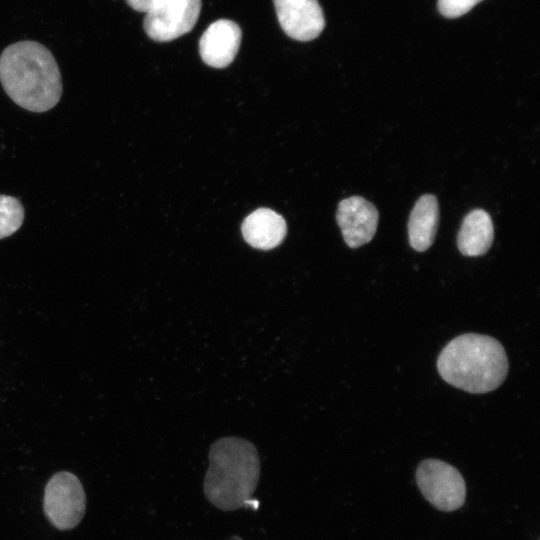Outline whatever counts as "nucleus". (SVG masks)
I'll return each mask as SVG.
<instances>
[{"label":"nucleus","mask_w":540,"mask_h":540,"mask_svg":"<svg viewBox=\"0 0 540 540\" xmlns=\"http://www.w3.org/2000/svg\"><path fill=\"white\" fill-rule=\"evenodd\" d=\"M0 81L8 96L32 112H45L59 101L61 74L51 52L35 41L8 46L0 56Z\"/></svg>","instance_id":"1"},{"label":"nucleus","mask_w":540,"mask_h":540,"mask_svg":"<svg viewBox=\"0 0 540 540\" xmlns=\"http://www.w3.org/2000/svg\"><path fill=\"white\" fill-rule=\"evenodd\" d=\"M508 368L502 344L493 337L476 333L452 339L437 360L444 381L473 394L498 388L506 379Z\"/></svg>","instance_id":"2"},{"label":"nucleus","mask_w":540,"mask_h":540,"mask_svg":"<svg viewBox=\"0 0 540 540\" xmlns=\"http://www.w3.org/2000/svg\"><path fill=\"white\" fill-rule=\"evenodd\" d=\"M259 476L260 459L251 442L239 437L220 438L210 448L205 496L221 510L239 509L251 498Z\"/></svg>","instance_id":"3"},{"label":"nucleus","mask_w":540,"mask_h":540,"mask_svg":"<svg viewBox=\"0 0 540 540\" xmlns=\"http://www.w3.org/2000/svg\"><path fill=\"white\" fill-rule=\"evenodd\" d=\"M416 482L424 498L438 510L454 511L465 502V481L460 472L446 462L423 460L416 470Z\"/></svg>","instance_id":"4"},{"label":"nucleus","mask_w":540,"mask_h":540,"mask_svg":"<svg viewBox=\"0 0 540 540\" xmlns=\"http://www.w3.org/2000/svg\"><path fill=\"white\" fill-rule=\"evenodd\" d=\"M85 493L79 479L72 473L62 471L48 481L43 507L50 523L60 530L74 528L85 513Z\"/></svg>","instance_id":"5"},{"label":"nucleus","mask_w":540,"mask_h":540,"mask_svg":"<svg viewBox=\"0 0 540 540\" xmlns=\"http://www.w3.org/2000/svg\"><path fill=\"white\" fill-rule=\"evenodd\" d=\"M201 0H160L144 18L146 34L157 42L174 40L195 26Z\"/></svg>","instance_id":"6"},{"label":"nucleus","mask_w":540,"mask_h":540,"mask_svg":"<svg viewBox=\"0 0 540 540\" xmlns=\"http://www.w3.org/2000/svg\"><path fill=\"white\" fill-rule=\"evenodd\" d=\"M273 1L279 24L290 38L311 41L323 31L325 19L318 0Z\"/></svg>","instance_id":"7"},{"label":"nucleus","mask_w":540,"mask_h":540,"mask_svg":"<svg viewBox=\"0 0 540 540\" xmlns=\"http://www.w3.org/2000/svg\"><path fill=\"white\" fill-rule=\"evenodd\" d=\"M336 219L347 246L358 248L373 239L379 214L371 202L361 196H351L340 201Z\"/></svg>","instance_id":"8"},{"label":"nucleus","mask_w":540,"mask_h":540,"mask_svg":"<svg viewBox=\"0 0 540 540\" xmlns=\"http://www.w3.org/2000/svg\"><path fill=\"white\" fill-rule=\"evenodd\" d=\"M242 32L237 23L228 19L213 22L199 40L202 60L214 68L227 67L236 57Z\"/></svg>","instance_id":"9"},{"label":"nucleus","mask_w":540,"mask_h":540,"mask_svg":"<svg viewBox=\"0 0 540 540\" xmlns=\"http://www.w3.org/2000/svg\"><path fill=\"white\" fill-rule=\"evenodd\" d=\"M244 240L253 248L270 250L284 240L287 226L284 218L268 208H259L248 215L241 226Z\"/></svg>","instance_id":"10"},{"label":"nucleus","mask_w":540,"mask_h":540,"mask_svg":"<svg viewBox=\"0 0 540 540\" xmlns=\"http://www.w3.org/2000/svg\"><path fill=\"white\" fill-rule=\"evenodd\" d=\"M439 222V205L432 194L422 195L415 203L408 220L410 246L426 251L434 242Z\"/></svg>","instance_id":"11"},{"label":"nucleus","mask_w":540,"mask_h":540,"mask_svg":"<svg viewBox=\"0 0 540 540\" xmlns=\"http://www.w3.org/2000/svg\"><path fill=\"white\" fill-rule=\"evenodd\" d=\"M493 239L491 216L483 209H475L463 219L457 236V246L464 256H481L490 249Z\"/></svg>","instance_id":"12"},{"label":"nucleus","mask_w":540,"mask_h":540,"mask_svg":"<svg viewBox=\"0 0 540 540\" xmlns=\"http://www.w3.org/2000/svg\"><path fill=\"white\" fill-rule=\"evenodd\" d=\"M24 208L12 196L0 195V239L16 232L23 223Z\"/></svg>","instance_id":"13"},{"label":"nucleus","mask_w":540,"mask_h":540,"mask_svg":"<svg viewBox=\"0 0 540 540\" xmlns=\"http://www.w3.org/2000/svg\"><path fill=\"white\" fill-rule=\"evenodd\" d=\"M482 0H438V10L446 18H457L468 13Z\"/></svg>","instance_id":"14"},{"label":"nucleus","mask_w":540,"mask_h":540,"mask_svg":"<svg viewBox=\"0 0 540 540\" xmlns=\"http://www.w3.org/2000/svg\"><path fill=\"white\" fill-rule=\"evenodd\" d=\"M128 5L138 12L147 13L151 10L160 0H126Z\"/></svg>","instance_id":"15"},{"label":"nucleus","mask_w":540,"mask_h":540,"mask_svg":"<svg viewBox=\"0 0 540 540\" xmlns=\"http://www.w3.org/2000/svg\"><path fill=\"white\" fill-rule=\"evenodd\" d=\"M247 505L251 506L254 510H256V509L258 508V506H259V502H258V500H256V499H251V498H250V499H247V500L244 502V505H243V506H247Z\"/></svg>","instance_id":"16"}]
</instances>
